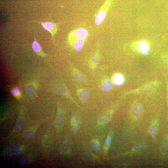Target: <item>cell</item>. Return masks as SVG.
I'll list each match as a JSON object with an SVG mask.
<instances>
[{"mask_svg":"<svg viewBox=\"0 0 168 168\" xmlns=\"http://www.w3.org/2000/svg\"><path fill=\"white\" fill-rule=\"evenodd\" d=\"M100 60L99 54L98 52H95L92 56L91 58L92 66L93 68L96 66Z\"/></svg>","mask_w":168,"mask_h":168,"instance_id":"18","label":"cell"},{"mask_svg":"<svg viewBox=\"0 0 168 168\" xmlns=\"http://www.w3.org/2000/svg\"><path fill=\"white\" fill-rule=\"evenodd\" d=\"M36 23L40 24L44 28L51 34L52 37L54 38L55 35L57 32V23L50 22Z\"/></svg>","mask_w":168,"mask_h":168,"instance_id":"5","label":"cell"},{"mask_svg":"<svg viewBox=\"0 0 168 168\" xmlns=\"http://www.w3.org/2000/svg\"><path fill=\"white\" fill-rule=\"evenodd\" d=\"M65 120V116L61 109L58 107V113L56 118V125L58 127H60L63 124Z\"/></svg>","mask_w":168,"mask_h":168,"instance_id":"11","label":"cell"},{"mask_svg":"<svg viewBox=\"0 0 168 168\" xmlns=\"http://www.w3.org/2000/svg\"><path fill=\"white\" fill-rule=\"evenodd\" d=\"M115 83L117 85H121L124 81V78L121 74H118L116 75L114 78Z\"/></svg>","mask_w":168,"mask_h":168,"instance_id":"21","label":"cell"},{"mask_svg":"<svg viewBox=\"0 0 168 168\" xmlns=\"http://www.w3.org/2000/svg\"><path fill=\"white\" fill-rule=\"evenodd\" d=\"M25 136L28 138H31L33 137L35 135V133L33 131H28L25 134Z\"/></svg>","mask_w":168,"mask_h":168,"instance_id":"32","label":"cell"},{"mask_svg":"<svg viewBox=\"0 0 168 168\" xmlns=\"http://www.w3.org/2000/svg\"><path fill=\"white\" fill-rule=\"evenodd\" d=\"M12 151V147L11 146H8L6 149L5 153V156L9 158L11 157Z\"/></svg>","mask_w":168,"mask_h":168,"instance_id":"28","label":"cell"},{"mask_svg":"<svg viewBox=\"0 0 168 168\" xmlns=\"http://www.w3.org/2000/svg\"><path fill=\"white\" fill-rule=\"evenodd\" d=\"M91 145L93 150L95 151H99L100 148V144L97 139H94L92 140Z\"/></svg>","mask_w":168,"mask_h":168,"instance_id":"19","label":"cell"},{"mask_svg":"<svg viewBox=\"0 0 168 168\" xmlns=\"http://www.w3.org/2000/svg\"><path fill=\"white\" fill-rule=\"evenodd\" d=\"M112 136H113V134H112V132H110L108 135L107 138L103 146L104 153L105 156H106L107 154L111 144Z\"/></svg>","mask_w":168,"mask_h":168,"instance_id":"15","label":"cell"},{"mask_svg":"<svg viewBox=\"0 0 168 168\" xmlns=\"http://www.w3.org/2000/svg\"><path fill=\"white\" fill-rule=\"evenodd\" d=\"M71 41H73V46L76 50L77 52H79L81 50L84 43V40L79 39L71 33L70 35Z\"/></svg>","mask_w":168,"mask_h":168,"instance_id":"6","label":"cell"},{"mask_svg":"<svg viewBox=\"0 0 168 168\" xmlns=\"http://www.w3.org/2000/svg\"><path fill=\"white\" fill-rule=\"evenodd\" d=\"M24 124L23 120L20 118L18 120L15 127V130L16 131L20 130L23 127Z\"/></svg>","mask_w":168,"mask_h":168,"instance_id":"25","label":"cell"},{"mask_svg":"<svg viewBox=\"0 0 168 168\" xmlns=\"http://www.w3.org/2000/svg\"><path fill=\"white\" fill-rule=\"evenodd\" d=\"M38 85L36 83L28 84L26 87V92L28 95L30 97H35L36 94Z\"/></svg>","mask_w":168,"mask_h":168,"instance_id":"7","label":"cell"},{"mask_svg":"<svg viewBox=\"0 0 168 168\" xmlns=\"http://www.w3.org/2000/svg\"><path fill=\"white\" fill-rule=\"evenodd\" d=\"M161 152L164 154L168 153V135L164 139L161 146Z\"/></svg>","mask_w":168,"mask_h":168,"instance_id":"20","label":"cell"},{"mask_svg":"<svg viewBox=\"0 0 168 168\" xmlns=\"http://www.w3.org/2000/svg\"><path fill=\"white\" fill-rule=\"evenodd\" d=\"M13 153L15 156H17L22 153V152L20 150V146L19 145L17 144L15 146L13 149Z\"/></svg>","mask_w":168,"mask_h":168,"instance_id":"29","label":"cell"},{"mask_svg":"<svg viewBox=\"0 0 168 168\" xmlns=\"http://www.w3.org/2000/svg\"><path fill=\"white\" fill-rule=\"evenodd\" d=\"M161 84V82L155 80L147 83L137 89L127 91L124 93V95H127L132 94H145L156 90Z\"/></svg>","mask_w":168,"mask_h":168,"instance_id":"1","label":"cell"},{"mask_svg":"<svg viewBox=\"0 0 168 168\" xmlns=\"http://www.w3.org/2000/svg\"><path fill=\"white\" fill-rule=\"evenodd\" d=\"M62 150L65 153H70V144L69 142L67 140L64 141L62 145Z\"/></svg>","mask_w":168,"mask_h":168,"instance_id":"24","label":"cell"},{"mask_svg":"<svg viewBox=\"0 0 168 168\" xmlns=\"http://www.w3.org/2000/svg\"><path fill=\"white\" fill-rule=\"evenodd\" d=\"M75 123L79 124L81 122V120L80 117L77 116H74L72 118Z\"/></svg>","mask_w":168,"mask_h":168,"instance_id":"31","label":"cell"},{"mask_svg":"<svg viewBox=\"0 0 168 168\" xmlns=\"http://www.w3.org/2000/svg\"><path fill=\"white\" fill-rule=\"evenodd\" d=\"M77 94L79 98L82 100H85L90 96L89 91L86 89H80L77 91Z\"/></svg>","mask_w":168,"mask_h":168,"instance_id":"10","label":"cell"},{"mask_svg":"<svg viewBox=\"0 0 168 168\" xmlns=\"http://www.w3.org/2000/svg\"><path fill=\"white\" fill-rule=\"evenodd\" d=\"M158 130V124H155L149 128V133L153 137H155L157 135Z\"/></svg>","mask_w":168,"mask_h":168,"instance_id":"22","label":"cell"},{"mask_svg":"<svg viewBox=\"0 0 168 168\" xmlns=\"http://www.w3.org/2000/svg\"><path fill=\"white\" fill-rule=\"evenodd\" d=\"M139 48L140 51L143 54L147 55L149 50V47L148 44L144 41H141L139 43Z\"/></svg>","mask_w":168,"mask_h":168,"instance_id":"16","label":"cell"},{"mask_svg":"<svg viewBox=\"0 0 168 168\" xmlns=\"http://www.w3.org/2000/svg\"><path fill=\"white\" fill-rule=\"evenodd\" d=\"M72 33L77 38L83 40L87 38L89 35L88 31L82 28H79Z\"/></svg>","mask_w":168,"mask_h":168,"instance_id":"9","label":"cell"},{"mask_svg":"<svg viewBox=\"0 0 168 168\" xmlns=\"http://www.w3.org/2000/svg\"><path fill=\"white\" fill-rule=\"evenodd\" d=\"M142 108L141 104L136 102L134 104L132 109V112L133 116L135 117H139L141 113Z\"/></svg>","mask_w":168,"mask_h":168,"instance_id":"12","label":"cell"},{"mask_svg":"<svg viewBox=\"0 0 168 168\" xmlns=\"http://www.w3.org/2000/svg\"><path fill=\"white\" fill-rule=\"evenodd\" d=\"M85 155L87 159L92 161H96L102 164V161L101 159L89 150H87L85 151Z\"/></svg>","mask_w":168,"mask_h":168,"instance_id":"14","label":"cell"},{"mask_svg":"<svg viewBox=\"0 0 168 168\" xmlns=\"http://www.w3.org/2000/svg\"><path fill=\"white\" fill-rule=\"evenodd\" d=\"M146 145L144 143H140L135 145L133 148L135 151H140L144 149Z\"/></svg>","mask_w":168,"mask_h":168,"instance_id":"27","label":"cell"},{"mask_svg":"<svg viewBox=\"0 0 168 168\" xmlns=\"http://www.w3.org/2000/svg\"><path fill=\"white\" fill-rule=\"evenodd\" d=\"M79 125L76 124H73L72 127V130L74 133H76L79 129Z\"/></svg>","mask_w":168,"mask_h":168,"instance_id":"33","label":"cell"},{"mask_svg":"<svg viewBox=\"0 0 168 168\" xmlns=\"http://www.w3.org/2000/svg\"><path fill=\"white\" fill-rule=\"evenodd\" d=\"M12 95L17 98H19L21 96V91L17 87H14L11 90Z\"/></svg>","mask_w":168,"mask_h":168,"instance_id":"23","label":"cell"},{"mask_svg":"<svg viewBox=\"0 0 168 168\" xmlns=\"http://www.w3.org/2000/svg\"><path fill=\"white\" fill-rule=\"evenodd\" d=\"M111 0H107L100 9L95 18V23L97 25L101 24L104 20L111 6Z\"/></svg>","mask_w":168,"mask_h":168,"instance_id":"2","label":"cell"},{"mask_svg":"<svg viewBox=\"0 0 168 168\" xmlns=\"http://www.w3.org/2000/svg\"><path fill=\"white\" fill-rule=\"evenodd\" d=\"M163 77L166 84L167 94V104L168 109V76L165 74H163Z\"/></svg>","mask_w":168,"mask_h":168,"instance_id":"30","label":"cell"},{"mask_svg":"<svg viewBox=\"0 0 168 168\" xmlns=\"http://www.w3.org/2000/svg\"><path fill=\"white\" fill-rule=\"evenodd\" d=\"M113 84L111 81L108 80L104 82L102 85L101 89L104 92L110 91L113 88Z\"/></svg>","mask_w":168,"mask_h":168,"instance_id":"17","label":"cell"},{"mask_svg":"<svg viewBox=\"0 0 168 168\" xmlns=\"http://www.w3.org/2000/svg\"><path fill=\"white\" fill-rule=\"evenodd\" d=\"M54 90L59 94L63 95L70 99L71 101L79 108H82L74 100L66 87L63 84L60 83L56 84L54 86Z\"/></svg>","mask_w":168,"mask_h":168,"instance_id":"4","label":"cell"},{"mask_svg":"<svg viewBox=\"0 0 168 168\" xmlns=\"http://www.w3.org/2000/svg\"><path fill=\"white\" fill-rule=\"evenodd\" d=\"M117 107L116 105H113L99 117L97 122L98 126H104L109 122Z\"/></svg>","mask_w":168,"mask_h":168,"instance_id":"3","label":"cell"},{"mask_svg":"<svg viewBox=\"0 0 168 168\" xmlns=\"http://www.w3.org/2000/svg\"><path fill=\"white\" fill-rule=\"evenodd\" d=\"M32 47L34 51L40 57H47V55L43 52L41 47L35 38L33 43Z\"/></svg>","mask_w":168,"mask_h":168,"instance_id":"8","label":"cell"},{"mask_svg":"<svg viewBox=\"0 0 168 168\" xmlns=\"http://www.w3.org/2000/svg\"><path fill=\"white\" fill-rule=\"evenodd\" d=\"M29 157L28 155H25L20 160L19 164L21 166H23L26 165L29 161Z\"/></svg>","mask_w":168,"mask_h":168,"instance_id":"26","label":"cell"},{"mask_svg":"<svg viewBox=\"0 0 168 168\" xmlns=\"http://www.w3.org/2000/svg\"><path fill=\"white\" fill-rule=\"evenodd\" d=\"M73 72L74 77L79 82L84 84L86 83L87 82L86 78L81 73L76 69V68H73Z\"/></svg>","mask_w":168,"mask_h":168,"instance_id":"13","label":"cell"}]
</instances>
